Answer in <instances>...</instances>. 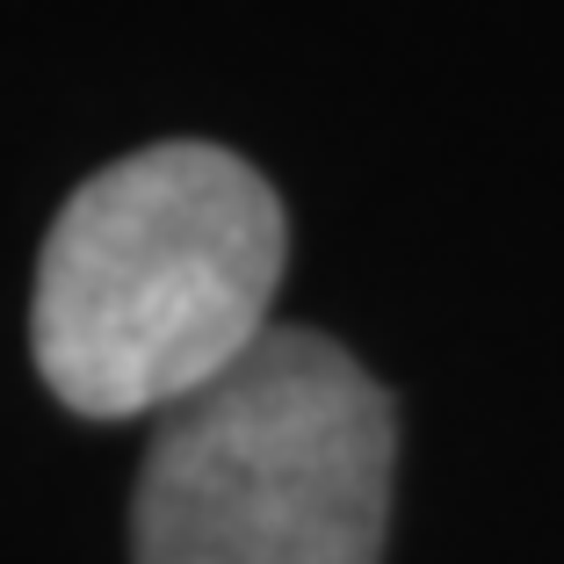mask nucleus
Returning <instances> with one entry per match:
<instances>
[{
    "mask_svg": "<svg viewBox=\"0 0 564 564\" xmlns=\"http://www.w3.org/2000/svg\"><path fill=\"white\" fill-rule=\"evenodd\" d=\"M391 521V405L326 333L275 326L160 413L138 470V564H377Z\"/></svg>",
    "mask_w": 564,
    "mask_h": 564,
    "instance_id": "obj_2",
    "label": "nucleus"
},
{
    "mask_svg": "<svg viewBox=\"0 0 564 564\" xmlns=\"http://www.w3.org/2000/svg\"><path fill=\"white\" fill-rule=\"evenodd\" d=\"M282 203L225 145L101 166L36 253L30 348L73 413H174L275 333Z\"/></svg>",
    "mask_w": 564,
    "mask_h": 564,
    "instance_id": "obj_1",
    "label": "nucleus"
}]
</instances>
